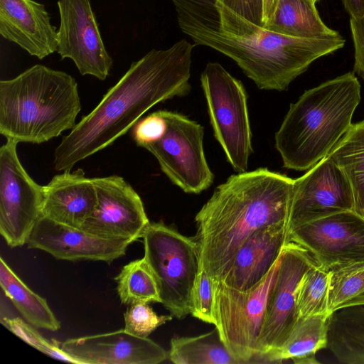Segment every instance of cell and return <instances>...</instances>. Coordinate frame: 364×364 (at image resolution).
<instances>
[{
	"label": "cell",
	"mask_w": 364,
	"mask_h": 364,
	"mask_svg": "<svg viewBox=\"0 0 364 364\" xmlns=\"http://www.w3.org/2000/svg\"><path fill=\"white\" fill-rule=\"evenodd\" d=\"M181 30L194 45L232 58L258 88L286 90L316 59L345 40L291 37L257 26L217 0H171Z\"/></svg>",
	"instance_id": "1"
},
{
	"label": "cell",
	"mask_w": 364,
	"mask_h": 364,
	"mask_svg": "<svg viewBox=\"0 0 364 364\" xmlns=\"http://www.w3.org/2000/svg\"><path fill=\"white\" fill-rule=\"evenodd\" d=\"M194 46L181 40L133 62L96 107L63 138L54 152L55 169L71 170L126 134L156 104L188 94Z\"/></svg>",
	"instance_id": "2"
},
{
	"label": "cell",
	"mask_w": 364,
	"mask_h": 364,
	"mask_svg": "<svg viewBox=\"0 0 364 364\" xmlns=\"http://www.w3.org/2000/svg\"><path fill=\"white\" fill-rule=\"evenodd\" d=\"M294 180L259 168L230 176L195 217L200 264L218 279L243 242L257 230L288 225Z\"/></svg>",
	"instance_id": "3"
},
{
	"label": "cell",
	"mask_w": 364,
	"mask_h": 364,
	"mask_svg": "<svg viewBox=\"0 0 364 364\" xmlns=\"http://www.w3.org/2000/svg\"><path fill=\"white\" fill-rule=\"evenodd\" d=\"M360 101V85L352 72L306 90L275 134L284 166L308 171L326 157L351 127Z\"/></svg>",
	"instance_id": "4"
},
{
	"label": "cell",
	"mask_w": 364,
	"mask_h": 364,
	"mask_svg": "<svg viewBox=\"0 0 364 364\" xmlns=\"http://www.w3.org/2000/svg\"><path fill=\"white\" fill-rule=\"evenodd\" d=\"M81 110L77 83L70 74L35 65L0 81V134L39 144L73 129Z\"/></svg>",
	"instance_id": "5"
},
{
	"label": "cell",
	"mask_w": 364,
	"mask_h": 364,
	"mask_svg": "<svg viewBox=\"0 0 364 364\" xmlns=\"http://www.w3.org/2000/svg\"><path fill=\"white\" fill-rule=\"evenodd\" d=\"M142 238L144 257L156 279L161 303L176 318L186 317L200 269L195 238L163 223H150Z\"/></svg>",
	"instance_id": "6"
},
{
	"label": "cell",
	"mask_w": 364,
	"mask_h": 364,
	"mask_svg": "<svg viewBox=\"0 0 364 364\" xmlns=\"http://www.w3.org/2000/svg\"><path fill=\"white\" fill-rule=\"evenodd\" d=\"M210 124L227 160L245 172L253 149L247 94L242 83L218 63H208L200 75Z\"/></svg>",
	"instance_id": "7"
},
{
	"label": "cell",
	"mask_w": 364,
	"mask_h": 364,
	"mask_svg": "<svg viewBox=\"0 0 364 364\" xmlns=\"http://www.w3.org/2000/svg\"><path fill=\"white\" fill-rule=\"evenodd\" d=\"M280 259L281 255L267 276L248 290H238L212 279L215 326L228 350L240 364L252 363L257 355L267 299Z\"/></svg>",
	"instance_id": "8"
},
{
	"label": "cell",
	"mask_w": 364,
	"mask_h": 364,
	"mask_svg": "<svg viewBox=\"0 0 364 364\" xmlns=\"http://www.w3.org/2000/svg\"><path fill=\"white\" fill-rule=\"evenodd\" d=\"M159 111L166 122L165 131L144 149L156 157L173 183L188 193H201L214 179L204 154L203 127L181 114Z\"/></svg>",
	"instance_id": "9"
},
{
	"label": "cell",
	"mask_w": 364,
	"mask_h": 364,
	"mask_svg": "<svg viewBox=\"0 0 364 364\" xmlns=\"http://www.w3.org/2000/svg\"><path fill=\"white\" fill-rule=\"evenodd\" d=\"M17 144L6 139L0 148V233L11 247L26 244L43 203V186L21 165Z\"/></svg>",
	"instance_id": "10"
},
{
	"label": "cell",
	"mask_w": 364,
	"mask_h": 364,
	"mask_svg": "<svg viewBox=\"0 0 364 364\" xmlns=\"http://www.w3.org/2000/svg\"><path fill=\"white\" fill-rule=\"evenodd\" d=\"M316 261L302 247L288 242L282 252L274 282L270 289L257 355L252 363L281 348L298 320L296 293L306 270Z\"/></svg>",
	"instance_id": "11"
},
{
	"label": "cell",
	"mask_w": 364,
	"mask_h": 364,
	"mask_svg": "<svg viewBox=\"0 0 364 364\" xmlns=\"http://www.w3.org/2000/svg\"><path fill=\"white\" fill-rule=\"evenodd\" d=\"M289 240L305 249L316 262L333 269L364 261V216L341 212L289 229Z\"/></svg>",
	"instance_id": "12"
},
{
	"label": "cell",
	"mask_w": 364,
	"mask_h": 364,
	"mask_svg": "<svg viewBox=\"0 0 364 364\" xmlns=\"http://www.w3.org/2000/svg\"><path fill=\"white\" fill-rule=\"evenodd\" d=\"M57 4V53L61 59H71L82 75L105 80L113 59L105 46L91 0H58Z\"/></svg>",
	"instance_id": "13"
},
{
	"label": "cell",
	"mask_w": 364,
	"mask_h": 364,
	"mask_svg": "<svg viewBox=\"0 0 364 364\" xmlns=\"http://www.w3.org/2000/svg\"><path fill=\"white\" fill-rule=\"evenodd\" d=\"M97 204L81 229L97 236L130 243L142 237L150 223L143 202L122 177L92 178Z\"/></svg>",
	"instance_id": "14"
},
{
	"label": "cell",
	"mask_w": 364,
	"mask_h": 364,
	"mask_svg": "<svg viewBox=\"0 0 364 364\" xmlns=\"http://www.w3.org/2000/svg\"><path fill=\"white\" fill-rule=\"evenodd\" d=\"M355 210L348 180L327 156L294 180L289 229L332 214Z\"/></svg>",
	"instance_id": "15"
},
{
	"label": "cell",
	"mask_w": 364,
	"mask_h": 364,
	"mask_svg": "<svg viewBox=\"0 0 364 364\" xmlns=\"http://www.w3.org/2000/svg\"><path fill=\"white\" fill-rule=\"evenodd\" d=\"M28 247L45 251L69 261L94 260L111 263L126 253L129 242L101 237L41 215L31 232Z\"/></svg>",
	"instance_id": "16"
},
{
	"label": "cell",
	"mask_w": 364,
	"mask_h": 364,
	"mask_svg": "<svg viewBox=\"0 0 364 364\" xmlns=\"http://www.w3.org/2000/svg\"><path fill=\"white\" fill-rule=\"evenodd\" d=\"M59 346L78 364H158L168 358L159 344L125 329L70 338Z\"/></svg>",
	"instance_id": "17"
},
{
	"label": "cell",
	"mask_w": 364,
	"mask_h": 364,
	"mask_svg": "<svg viewBox=\"0 0 364 364\" xmlns=\"http://www.w3.org/2000/svg\"><path fill=\"white\" fill-rule=\"evenodd\" d=\"M288 242L287 224L257 230L240 245L218 280L241 291L255 287L269 272Z\"/></svg>",
	"instance_id": "18"
},
{
	"label": "cell",
	"mask_w": 364,
	"mask_h": 364,
	"mask_svg": "<svg viewBox=\"0 0 364 364\" xmlns=\"http://www.w3.org/2000/svg\"><path fill=\"white\" fill-rule=\"evenodd\" d=\"M44 4L34 0H0V35L42 60L57 52L58 31Z\"/></svg>",
	"instance_id": "19"
},
{
	"label": "cell",
	"mask_w": 364,
	"mask_h": 364,
	"mask_svg": "<svg viewBox=\"0 0 364 364\" xmlns=\"http://www.w3.org/2000/svg\"><path fill=\"white\" fill-rule=\"evenodd\" d=\"M97 204L93 180L82 169L64 171L43 186L42 215L59 223L81 228Z\"/></svg>",
	"instance_id": "20"
},
{
	"label": "cell",
	"mask_w": 364,
	"mask_h": 364,
	"mask_svg": "<svg viewBox=\"0 0 364 364\" xmlns=\"http://www.w3.org/2000/svg\"><path fill=\"white\" fill-rule=\"evenodd\" d=\"M264 28L297 38L333 39L342 37L323 22L314 0H277L273 14Z\"/></svg>",
	"instance_id": "21"
},
{
	"label": "cell",
	"mask_w": 364,
	"mask_h": 364,
	"mask_svg": "<svg viewBox=\"0 0 364 364\" xmlns=\"http://www.w3.org/2000/svg\"><path fill=\"white\" fill-rule=\"evenodd\" d=\"M330 315L299 318L284 344L265 355L260 363H282L291 359L296 364H314L317 351L326 348Z\"/></svg>",
	"instance_id": "22"
},
{
	"label": "cell",
	"mask_w": 364,
	"mask_h": 364,
	"mask_svg": "<svg viewBox=\"0 0 364 364\" xmlns=\"http://www.w3.org/2000/svg\"><path fill=\"white\" fill-rule=\"evenodd\" d=\"M327 348L343 364H364V305L333 311L329 318Z\"/></svg>",
	"instance_id": "23"
},
{
	"label": "cell",
	"mask_w": 364,
	"mask_h": 364,
	"mask_svg": "<svg viewBox=\"0 0 364 364\" xmlns=\"http://www.w3.org/2000/svg\"><path fill=\"white\" fill-rule=\"evenodd\" d=\"M0 284L6 296L23 316L33 326L55 331L60 328L46 300L36 294L0 259Z\"/></svg>",
	"instance_id": "24"
},
{
	"label": "cell",
	"mask_w": 364,
	"mask_h": 364,
	"mask_svg": "<svg viewBox=\"0 0 364 364\" xmlns=\"http://www.w3.org/2000/svg\"><path fill=\"white\" fill-rule=\"evenodd\" d=\"M328 156L350 183L355 211L364 216V119L352 124Z\"/></svg>",
	"instance_id": "25"
},
{
	"label": "cell",
	"mask_w": 364,
	"mask_h": 364,
	"mask_svg": "<svg viewBox=\"0 0 364 364\" xmlns=\"http://www.w3.org/2000/svg\"><path fill=\"white\" fill-rule=\"evenodd\" d=\"M168 358L175 364H240L216 327L198 336L171 338Z\"/></svg>",
	"instance_id": "26"
},
{
	"label": "cell",
	"mask_w": 364,
	"mask_h": 364,
	"mask_svg": "<svg viewBox=\"0 0 364 364\" xmlns=\"http://www.w3.org/2000/svg\"><path fill=\"white\" fill-rule=\"evenodd\" d=\"M331 271L314 262L303 275L296 293L298 319L330 315Z\"/></svg>",
	"instance_id": "27"
},
{
	"label": "cell",
	"mask_w": 364,
	"mask_h": 364,
	"mask_svg": "<svg viewBox=\"0 0 364 364\" xmlns=\"http://www.w3.org/2000/svg\"><path fill=\"white\" fill-rule=\"evenodd\" d=\"M114 280L124 304L161 302L156 279L144 257L124 265Z\"/></svg>",
	"instance_id": "28"
},
{
	"label": "cell",
	"mask_w": 364,
	"mask_h": 364,
	"mask_svg": "<svg viewBox=\"0 0 364 364\" xmlns=\"http://www.w3.org/2000/svg\"><path fill=\"white\" fill-rule=\"evenodd\" d=\"M331 271L330 309L333 313L364 293V261L338 267Z\"/></svg>",
	"instance_id": "29"
},
{
	"label": "cell",
	"mask_w": 364,
	"mask_h": 364,
	"mask_svg": "<svg viewBox=\"0 0 364 364\" xmlns=\"http://www.w3.org/2000/svg\"><path fill=\"white\" fill-rule=\"evenodd\" d=\"M1 323L28 345L44 354L63 361L78 363L77 360L67 355L59 346L56 341L53 342L43 338L31 325L20 318H1Z\"/></svg>",
	"instance_id": "30"
},
{
	"label": "cell",
	"mask_w": 364,
	"mask_h": 364,
	"mask_svg": "<svg viewBox=\"0 0 364 364\" xmlns=\"http://www.w3.org/2000/svg\"><path fill=\"white\" fill-rule=\"evenodd\" d=\"M124 318L126 331L135 336L148 338L158 327L171 321L173 316H159L148 303L139 302L130 305Z\"/></svg>",
	"instance_id": "31"
},
{
	"label": "cell",
	"mask_w": 364,
	"mask_h": 364,
	"mask_svg": "<svg viewBox=\"0 0 364 364\" xmlns=\"http://www.w3.org/2000/svg\"><path fill=\"white\" fill-rule=\"evenodd\" d=\"M190 314L203 322L215 325L213 283L202 268L192 289Z\"/></svg>",
	"instance_id": "32"
},
{
	"label": "cell",
	"mask_w": 364,
	"mask_h": 364,
	"mask_svg": "<svg viewBox=\"0 0 364 364\" xmlns=\"http://www.w3.org/2000/svg\"><path fill=\"white\" fill-rule=\"evenodd\" d=\"M165 129V119L158 111L138 121L133 126L132 136L137 146L144 148L159 139Z\"/></svg>",
	"instance_id": "33"
},
{
	"label": "cell",
	"mask_w": 364,
	"mask_h": 364,
	"mask_svg": "<svg viewBox=\"0 0 364 364\" xmlns=\"http://www.w3.org/2000/svg\"><path fill=\"white\" fill-rule=\"evenodd\" d=\"M247 21L264 28L262 0H217Z\"/></svg>",
	"instance_id": "34"
},
{
	"label": "cell",
	"mask_w": 364,
	"mask_h": 364,
	"mask_svg": "<svg viewBox=\"0 0 364 364\" xmlns=\"http://www.w3.org/2000/svg\"><path fill=\"white\" fill-rule=\"evenodd\" d=\"M354 47V70L364 80V16L350 18Z\"/></svg>",
	"instance_id": "35"
},
{
	"label": "cell",
	"mask_w": 364,
	"mask_h": 364,
	"mask_svg": "<svg viewBox=\"0 0 364 364\" xmlns=\"http://www.w3.org/2000/svg\"><path fill=\"white\" fill-rule=\"evenodd\" d=\"M342 3L352 18L364 16V0H341Z\"/></svg>",
	"instance_id": "36"
},
{
	"label": "cell",
	"mask_w": 364,
	"mask_h": 364,
	"mask_svg": "<svg viewBox=\"0 0 364 364\" xmlns=\"http://www.w3.org/2000/svg\"><path fill=\"white\" fill-rule=\"evenodd\" d=\"M277 0H262L263 2V23L264 28L271 18Z\"/></svg>",
	"instance_id": "37"
},
{
	"label": "cell",
	"mask_w": 364,
	"mask_h": 364,
	"mask_svg": "<svg viewBox=\"0 0 364 364\" xmlns=\"http://www.w3.org/2000/svg\"><path fill=\"white\" fill-rule=\"evenodd\" d=\"M314 2L316 3V1H318V0H314Z\"/></svg>",
	"instance_id": "38"
}]
</instances>
